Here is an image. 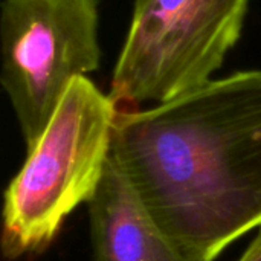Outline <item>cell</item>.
Listing matches in <instances>:
<instances>
[{"mask_svg": "<svg viewBox=\"0 0 261 261\" xmlns=\"http://www.w3.org/2000/svg\"><path fill=\"white\" fill-rule=\"evenodd\" d=\"M239 261H261V226L258 228V234L255 240L251 243L248 251L243 254V257Z\"/></svg>", "mask_w": 261, "mask_h": 261, "instance_id": "cell-6", "label": "cell"}, {"mask_svg": "<svg viewBox=\"0 0 261 261\" xmlns=\"http://www.w3.org/2000/svg\"><path fill=\"white\" fill-rule=\"evenodd\" d=\"M87 206L95 261H197L158 226L112 156Z\"/></svg>", "mask_w": 261, "mask_h": 261, "instance_id": "cell-5", "label": "cell"}, {"mask_svg": "<svg viewBox=\"0 0 261 261\" xmlns=\"http://www.w3.org/2000/svg\"><path fill=\"white\" fill-rule=\"evenodd\" d=\"M116 115L110 96L87 76L70 84L6 188L2 232L6 258L41 252L66 217L89 203L112 156Z\"/></svg>", "mask_w": 261, "mask_h": 261, "instance_id": "cell-2", "label": "cell"}, {"mask_svg": "<svg viewBox=\"0 0 261 261\" xmlns=\"http://www.w3.org/2000/svg\"><path fill=\"white\" fill-rule=\"evenodd\" d=\"M112 158L171 242L214 261L261 226V69L118 112Z\"/></svg>", "mask_w": 261, "mask_h": 261, "instance_id": "cell-1", "label": "cell"}, {"mask_svg": "<svg viewBox=\"0 0 261 261\" xmlns=\"http://www.w3.org/2000/svg\"><path fill=\"white\" fill-rule=\"evenodd\" d=\"M249 0H135L110 99L118 112L162 104L213 80L237 44Z\"/></svg>", "mask_w": 261, "mask_h": 261, "instance_id": "cell-3", "label": "cell"}, {"mask_svg": "<svg viewBox=\"0 0 261 261\" xmlns=\"http://www.w3.org/2000/svg\"><path fill=\"white\" fill-rule=\"evenodd\" d=\"M96 0H3L2 86L26 148L43 135L70 84L101 63Z\"/></svg>", "mask_w": 261, "mask_h": 261, "instance_id": "cell-4", "label": "cell"}]
</instances>
